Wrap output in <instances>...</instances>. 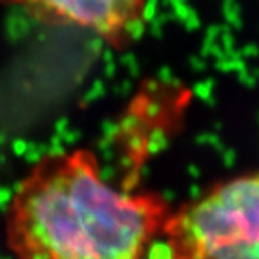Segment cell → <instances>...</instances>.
Listing matches in <instances>:
<instances>
[{"label": "cell", "instance_id": "cell-1", "mask_svg": "<svg viewBox=\"0 0 259 259\" xmlns=\"http://www.w3.org/2000/svg\"><path fill=\"white\" fill-rule=\"evenodd\" d=\"M170 214L155 195H126L100 178L88 152L44 159L8 217L19 259H142Z\"/></svg>", "mask_w": 259, "mask_h": 259}, {"label": "cell", "instance_id": "cell-2", "mask_svg": "<svg viewBox=\"0 0 259 259\" xmlns=\"http://www.w3.org/2000/svg\"><path fill=\"white\" fill-rule=\"evenodd\" d=\"M150 259H259V172L170 212Z\"/></svg>", "mask_w": 259, "mask_h": 259}, {"label": "cell", "instance_id": "cell-3", "mask_svg": "<svg viewBox=\"0 0 259 259\" xmlns=\"http://www.w3.org/2000/svg\"><path fill=\"white\" fill-rule=\"evenodd\" d=\"M44 19L72 24L122 44L141 24L145 0H5Z\"/></svg>", "mask_w": 259, "mask_h": 259}]
</instances>
